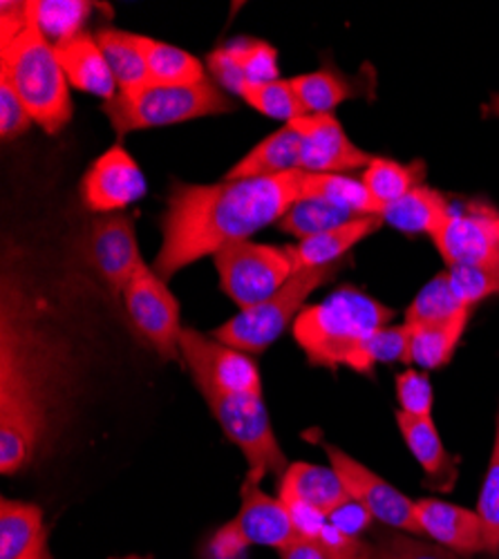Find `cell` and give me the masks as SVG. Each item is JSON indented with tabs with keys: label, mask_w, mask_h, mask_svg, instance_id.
Instances as JSON below:
<instances>
[{
	"label": "cell",
	"mask_w": 499,
	"mask_h": 559,
	"mask_svg": "<svg viewBox=\"0 0 499 559\" xmlns=\"http://www.w3.org/2000/svg\"><path fill=\"white\" fill-rule=\"evenodd\" d=\"M68 316L19 266L0 294V473L16 475L48 445L74 369Z\"/></svg>",
	"instance_id": "cell-1"
},
{
	"label": "cell",
	"mask_w": 499,
	"mask_h": 559,
	"mask_svg": "<svg viewBox=\"0 0 499 559\" xmlns=\"http://www.w3.org/2000/svg\"><path fill=\"white\" fill-rule=\"evenodd\" d=\"M305 173L219 183H175L162 215V249L153 271L164 280L234 242L281 222L302 200Z\"/></svg>",
	"instance_id": "cell-2"
},
{
	"label": "cell",
	"mask_w": 499,
	"mask_h": 559,
	"mask_svg": "<svg viewBox=\"0 0 499 559\" xmlns=\"http://www.w3.org/2000/svg\"><path fill=\"white\" fill-rule=\"evenodd\" d=\"M0 8V76L14 85L32 121L57 134L72 119V97L55 45L29 21L25 3Z\"/></svg>",
	"instance_id": "cell-3"
},
{
	"label": "cell",
	"mask_w": 499,
	"mask_h": 559,
	"mask_svg": "<svg viewBox=\"0 0 499 559\" xmlns=\"http://www.w3.org/2000/svg\"><path fill=\"white\" fill-rule=\"evenodd\" d=\"M394 309L352 285L338 287L323 302L305 307L294 322V338L316 367H352L356 354L379 330L388 328Z\"/></svg>",
	"instance_id": "cell-4"
},
{
	"label": "cell",
	"mask_w": 499,
	"mask_h": 559,
	"mask_svg": "<svg viewBox=\"0 0 499 559\" xmlns=\"http://www.w3.org/2000/svg\"><path fill=\"white\" fill-rule=\"evenodd\" d=\"M234 110L236 104L211 81L195 85H146L130 95L119 92L115 99L104 104V112L117 134L185 123Z\"/></svg>",
	"instance_id": "cell-5"
},
{
	"label": "cell",
	"mask_w": 499,
	"mask_h": 559,
	"mask_svg": "<svg viewBox=\"0 0 499 559\" xmlns=\"http://www.w3.org/2000/svg\"><path fill=\"white\" fill-rule=\"evenodd\" d=\"M336 269L338 264L294 273L274 296L256 307L242 309L238 316L219 324L213 338L245 354H262L283 336L292 322H296L307 298L328 285L336 275Z\"/></svg>",
	"instance_id": "cell-6"
},
{
	"label": "cell",
	"mask_w": 499,
	"mask_h": 559,
	"mask_svg": "<svg viewBox=\"0 0 499 559\" xmlns=\"http://www.w3.org/2000/svg\"><path fill=\"white\" fill-rule=\"evenodd\" d=\"M202 396L224 435L242 450L251 473L262 477H283L287 473L289 461L276 439L274 426H271L264 396L226 394L215 390H204Z\"/></svg>",
	"instance_id": "cell-7"
},
{
	"label": "cell",
	"mask_w": 499,
	"mask_h": 559,
	"mask_svg": "<svg viewBox=\"0 0 499 559\" xmlns=\"http://www.w3.org/2000/svg\"><path fill=\"white\" fill-rule=\"evenodd\" d=\"M219 287L240 309L256 307L274 296L296 273L287 247L234 242L215 255Z\"/></svg>",
	"instance_id": "cell-8"
},
{
	"label": "cell",
	"mask_w": 499,
	"mask_h": 559,
	"mask_svg": "<svg viewBox=\"0 0 499 559\" xmlns=\"http://www.w3.org/2000/svg\"><path fill=\"white\" fill-rule=\"evenodd\" d=\"M262 479L264 477L258 473H247L240 490V512L213 537V548L224 557H234L249 546L283 550L296 535H300L289 508L281 497H269L262 490Z\"/></svg>",
	"instance_id": "cell-9"
},
{
	"label": "cell",
	"mask_w": 499,
	"mask_h": 559,
	"mask_svg": "<svg viewBox=\"0 0 499 559\" xmlns=\"http://www.w3.org/2000/svg\"><path fill=\"white\" fill-rule=\"evenodd\" d=\"M179 354L200 392L215 390L226 394L262 396L260 369L249 354L224 345L198 330L181 332Z\"/></svg>",
	"instance_id": "cell-10"
},
{
	"label": "cell",
	"mask_w": 499,
	"mask_h": 559,
	"mask_svg": "<svg viewBox=\"0 0 499 559\" xmlns=\"http://www.w3.org/2000/svg\"><path fill=\"white\" fill-rule=\"evenodd\" d=\"M283 503L289 508L298 533L319 537L325 533L328 520L352 503L343 481L332 468H321L313 463H289L281 477Z\"/></svg>",
	"instance_id": "cell-11"
},
{
	"label": "cell",
	"mask_w": 499,
	"mask_h": 559,
	"mask_svg": "<svg viewBox=\"0 0 499 559\" xmlns=\"http://www.w3.org/2000/svg\"><path fill=\"white\" fill-rule=\"evenodd\" d=\"M330 456L332 471L343 481L352 501L366 510L370 520H377L385 528L407 533V535H421L417 524L415 501L407 499L401 490L388 484L383 477L372 473L368 465L352 459L336 445H325Z\"/></svg>",
	"instance_id": "cell-12"
},
{
	"label": "cell",
	"mask_w": 499,
	"mask_h": 559,
	"mask_svg": "<svg viewBox=\"0 0 499 559\" xmlns=\"http://www.w3.org/2000/svg\"><path fill=\"white\" fill-rule=\"evenodd\" d=\"M130 322L164 360H175L179 354V336L185 332L179 322V302L168 292L164 280L142 266L121 292Z\"/></svg>",
	"instance_id": "cell-13"
},
{
	"label": "cell",
	"mask_w": 499,
	"mask_h": 559,
	"mask_svg": "<svg viewBox=\"0 0 499 559\" xmlns=\"http://www.w3.org/2000/svg\"><path fill=\"white\" fill-rule=\"evenodd\" d=\"M499 240V211L484 202L450 206V215L432 238L445 266H488Z\"/></svg>",
	"instance_id": "cell-14"
},
{
	"label": "cell",
	"mask_w": 499,
	"mask_h": 559,
	"mask_svg": "<svg viewBox=\"0 0 499 559\" xmlns=\"http://www.w3.org/2000/svg\"><path fill=\"white\" fill-rule=\"evenodd\" d=\"M302 136V173L343 175L368 168L375 157L349 142V136L334 115H305L292 121Z\"/></svg>",
	"instance_id": "cell-15"
},
{
	"label": "cell",
	"mask_w": 499,
	"mask_h": 559,
	"mask_svg": "<svg viewBox=\"0 0 499 559\" xmlns=\"http://www.w3.org/2000/svg\"><path fill=\"white\" fill-rule=\"evenodd\" d=\"M146 195V177L121 146L104 153L81 181V198L90 211L110 213Z\"/></svg>",
	"instance_id": "cell-16"
},
{
	"label": "cell",
	"mask_w": 499,
	"mask_h": 559,
	"mask_svg": "<svg viewBox=\"0 0 499 559\" xmlns=\"http://www.w3.org/2000/svg\"><path fill=\"white\" fill-rule=\"evenodd\" d=\"M87 255L115 296L121 294L134 273L144 266L132 219L126 215L104 217L93 224Z\"/></svg>",
	"instance_id": "cell-17"
},
{
	"label": "cell",
	"mask_w": 499,
	"mask_h": 559,
	"mask_svg": "<svg viewBox=\"0 0 499 559\" xmlns=\"http://www.w3.org/2000/svg\"><path fill=\"white\" fill-rule=\"evenodd\" d=\"M415 512L421 535L430 542L466 557L486 552L484 526L477 510L441 499H419L415 501Z\"/></svg>",
	"instance_id": "cell-18"
},
{
	"label": "cell",
	"mask_w": 499,
	"mask_h": 559,
	"mask_svg": "<svg viewBox=\"0 0 499 559\" xmlns=\"http://www.w3.org/2000/svg\"><path fill=\"white\" fill-rule=\"evenodd\" d=\"M55 55L68 76V83L74 87L87 92V95L102 97L104 104L119 95L115 76L93 34L81 32L70 40L57 43Z\"/></svg>",
	"instance_id": "cell-19"
},
{
	"label": "cell",
	"mask_w": 499,
	"mask_h": 559,
	"mask_svg": "<svg viewBox=\"0 0 499 559\" xmlns=\"http://www.w3.org/2000/svg\"><path fill=\"white\" fill-rule=\"evenodd\" d=\"M383 224L385 222L381 215H363L338 228L319 233V236L287 247L289 258L294 262V271L300 273L307 269L338 264V260H343L356 245H360L368 236H372V233H377Z\"/></svg>",
	"instance_id": "cell-20"
},
{
	"label": "cell",
	"mask_w": 499,
	"mask_h": 559,
	"mask_svg": "<svg viewBox=\"0 0 499 559\" xmlns=\"http://www.w3.org/2000/svg\"><path fill=\"white\" fill-rule=\"evenodd\" d=\"M302 164V136L294 123H285L264 142L251 148L234 168L226 173V179H256V177H276L300 170Z\"/></svg>",
	"instance_id": "cell-21"
},
{
	"label": "cell",
	"mask_w": 499,
	"mask_h": 559,
	"mask_svg": "<svg viewBox=\"0 0 499 559\" xmlns=\"http://www.w3.org/2000/svg\"><path fill=\"white\" fill-rule=\"evenodd\" d=\"M450 206L452 204H448L439 191L424 183L385 206L381 217L385 224L403 233H426V236L435 238L450 215Z\"/></svg>",
	"instance_id": "cell-22"
},
{
	"label": "cell",
	"mask_w": 499,
	"mask_h": 559,
	"mask_svg": "<svg viewBox=\"0 0 499 559\" xmlns=\"http://www.w3.org/2000/svg\"><path fill=\"white\" fill-rule=\"evenodd\" d=\"M95 38L108 61V68L115 76L119 92L130 95V92H138L142 87L151 85L146 57H144L142 40L138 34L104 27L97 32Z\"/></svg>",
	"instance_id": "cell-23"
},
{
	"label": "cell",
	"mask_w": 499,
	"mask_h": 559,
	"mask_svg": "<svg viewBox=\"0 0 499 559\" xmlns=\"http://www.w3.org/2000/svg\"><path fill=\"white\" fill-rule=\"evenodd\" d=\"M45 533L43 510L27 501H0V559H21Z\"/></svg>",
	"instance_id": "cell-24"
},
{
	"label": "cell",
	"mask_w": 499,
	"mask_h": 559,
	"mask_svg": "<svg viewBox=\"0 0 499 559\" xmlns=\"http://www.w3.org/2000/svg\"><path fill=\"white\" fill-rule=\"evenodd\" d=\"M142 50L148 66L151 85H195L206 81L200 59L170 43L140 36Z\"/></svg>",
	"instance_id": "cell-25"
},
{
	"label": "cell",
	"mask_w": 499,
	"mask_h": 559,
	"mask_svg": "<svg viewBox=\"0 0 499 559\" xmlns=\"http://www.w3.org/2000/svg\"><path fill=\"white\" fill-rule=\"evenodd\" d=\"M424 179H426L424 162L401 164L388 157H375L366 168V173H363L360 181L383 213L385 206L401 200L403 195L417 189V186H424Z\"/></svg>",
	"instance_id": "cell-26"
},
{
	"label": "cell",
	"mask_w": 499,
	"mask_h": 559,
	"mask_svg": "<svg viewBox=\"0 0 499 559\" xmlns=\"http://www.w3.org/2000/svg\"><path fill=\"white\" fill-rule=\"evenodd\" d=\"M281 559H381L375 544L356 539L338 526H328L323 535H296L283 550Z\"/></svg>",
	"instance_id": "cell-27"
},
{
	"label": "cell",
	"mask_w": 499,
	"mask_h": 559,
	"mask_svg": "<svg viewBox=\"0 0 499 559\" xmlns=\"http://www.w3.org/2000/svg\"><path fill=\"white\" fill-rule=\"evenodd\" d=\"M473 309H462L458 316H452L445 322L430 324V328L415 330L413 334V352L411 362L424 369L445 367L458 352V345L468 328Z\"/></svg>",
	"instance_id": "cell-28"
},
{
	"label": "cell",
	"mask_w": 499,
	"mask_h": 559,
	"mask_svg": "<svg viewBox=\"0 0 499 559\" xmlns=\"http://www.w3.org/2000/svg\"><path fill=\"white\" fill-rule=\"evenodd\" d=\"M302 200H323L360 215H381L379 204L372 200L363 181L347 175L305 173Z\"/></svg>",
	"instance_id": "cell-29"
},
{
	"label": "cell",
	"mask_w": 499,
	"mask_h": 559,
	"mask_svg": "<svg viewBox=\"0 0 499 559\" xmlns=\"http://www.w3.org/2000/svg\"><path fill=\"white\" fill-rule=\"evenodd\" d=\"M25 10L38 32L57 45L83 32L81 27L93 12V3H83V0H29Z\"/></svg>",
	"instance_id": "cell-30"
},
{
	"label": "cell",
	"mask_w": 499,
	"mask_h": 559,
	"mask_svg": "<svg viewBox=\"0 0 499 559\" xmlns=\"http://www.w3.org/2000/svg\"><path fill=\"white\" fill-rule=\"evenodd\" d=\"M396 426L401 430V437L405 441V445L411 448V452L415 454V459L419 461L421 468L430 475V477H443L450 475V454L443 448V441L437 432V426L432 424L430 418H421V416H411L405 412L396 414Z\"/></svg>",
	"instance_id": "cell-31"
},
{
	"label": "cell",
	"mask_w": 499,
	"mask_h": 559,
	"mask_svg": "<svg viewBox=\"0 0 499 559\" xmlns=\"http://www.w3.org/2000/svg\"><path fill=\"white\" fill-rule=\"evenodd\" d=\"M363 217L356 211L323 202V200H298L278 222L281 230L298 240H307L319 236V233L338 228L347 222Z\"/></svg>",
	"instance_id": "cell-32"
},
{
	"label": "cell",
	"mask_w": 499,
	"mask_h": 559,
	"mask_svg": "<svg viewBox=\"0 0 499 559\" xmlns=\"http://www.w3.org/2000/svg\"><path fill=\"white\" fill-rule=\"evenodd\" d=\"M289 81L305 108V115H332L354 95L349 81L332 70L298 74Z\"/></svg>",
	"instance_id": "cell-33"
},
{
	"label": "cell",
	"mask_w": 499,
	"mask_h": 559,
	"mask_svg": "<svg viewBox=\"0 0 499 559\" xmlns=\"http://www.w3.org/2000/svg\"><path fill=\"white\" fill-rule=\"evenodd\" d=\"M413 334L415 330L411 324H394V328L379 330L363 349L356 354L349 369L358 371V374H372L377 365L385 362H411L413 352Z\"/></svg>",
	"instance_id": "cell-34"
},
{
	"label": "cell",
	"mask_w": 499,
	"mask_h": 559,
	"mask_svg": "<svg viewBox=\"0 0 499 559\" xmlns=\"http://www.w3.org/2000/svg\"><path fill=\"white\" fill-rule=\"evenodd\" d=\"M462 309L468 307L458 302L455 294L450 289L448 273L441 271L415 296L411 307L405 309V324H411L413 330L430 328V324H439L458 316Z\"/></svg>",
	"instance_id": "cell-35"
},
{
	"label": "cell",
	"mask_w": 499,
	"mask_h": 559,
	"mask_svg": "<svg viewBox=\"0 0 499 559\" xmlns=\"http://www.w3.org/2000/svg\"><path fill=\"white\" fill-rule=\"evenodd\" d=\"M242 99L253 106L258 112H262L269 119H278L285 123H292L300 117H305V108L292 87V81H271V83H249Z\"/></svg>",
	"instance_id": "cell-36"
},
{
	"label": "cell",
	"mask_w": 499,
	"mask_h": 559,
	"mask_svg": "<svg viewBox=\"0 0 499 559\" xmlns=\"http://www.w3.org/2000/svg\"><path fill=\"white\" fill-rule=\"evenodd\" d=\"M475 510L484 526L486 552L490 557H499V409H497V421H495L492 454H490L486 479H484Z\"/></svg>",
	"instance_id": "cell-37"
},
{
	"label": "cell",
	"mask_w": 499,
	"mask_h": 559,
	"mask_svg": "<svg viewBox=\"0 0 499 559\" xmlns=\"http://www.w3.org/2000/svg\"><path fill=\"white\" fill-rule=\"evenodd\" d=\"M375 548L381 559H468L466 555L443 548L435 542H421L392 528L377 533Z\"/></svg>",
	"instance_id": "cell-38"
},
{
	"label": "cell",
	"mask_w": 499,
	"mask_h": 559,
	"mask_svg": "<svg viewBox=\"0 0 499 559\" xmlns=\"http://www.w3.org/2000/svg\"><path fill=\"white\" fill-rule=\"evenodd\" d=\"M448 283L452 294H455L458 302L462 307L473 309L482 300L499 294L497 275L492 271V264L488 266H450Z\"/></svg>",
	"instance_id": "cell-39"
},
{
	"label": "cell",
	"mask_w": 499,
	"mask_h": 559,
	"mask_svg": "<svg viewBox=\"0 0 499 559\" xmlns=\"http://www.w3.org/2000/svg\"><path fill=\"white\" fill-rule=\"evenodd\" d=\"M226 45L236 52L249 83H271L281 79L278 52L276 48H271L269 43L253 40V38H238Z\"/></svg>",
	"instance_id": "cell-40"
},
{
	"label": "cell",
	"mask_w": 499,
	"mask_h": 559,
	"mask_svg": "<svg viewBox=\"0 0 499 559\" xmlns=\"http://www.w3.org/2000/svg\"><path fill=\"white\" fill-rule=\"evenodd\" d=\"M396 399H399L401 412L411 416L430 418L435 394L426 371H417V369L401 371L396 377Z\"/></svg>",
	"instance_id": "cell-41"
},
{
	"label": "cell",
	"mask_w": 499,
	"mask_h": 559,
	"mask_svg": "<svg viewBox=\"0 0 499 559\" xmlns=\"http://www.w3.org/2000/svg\"><path fill=\"white\" fill-rule=\"evenodd\" d=\"M32 117L19 92L8 79L0 76V134H3V139H14L27 132Z\"/></svg>",
	"instance_id": "cell-42"
},
{
	"label": "cell",
	"mask_w": 499,
	"mask_h": 559,
	"mask_svg": "<svg viewBox=\"0 0 499 559\" xmlns=\"http://www.w3.org/2000/svg\"><path fill=\"white\" fill-rule=\"evenodd\" d=\"M206 68H209L211 76L224 90H229L231 95H236V97L245 95L249 81H247V74H245L236 52L229 48V45H224V48H217L215 52H211L206 57Z\"/></svg>",
	"instance_id": "cell-43"
},
{
	"label": "cell",
	"mask_w": 499,
	"mask_h": 559,
	"mask_svg": "<svg viewBox=\"0 0 499 559\" xmlns=\"http://www.w3.org/2000/svg\"><path fill=\"white\" fill-rule=\"evenodd\" d=\"M21 559H55L52 550H50V531L45 533Z\"/></svg>",
	"instance_id": "cell-44"
},
{
	"label": "cell",
	"mask_w": 499,
	"mask_h": 559,
	"mask_svg": "<svg viewBox=\"0 0 499 559\" xmlns=\"http://www.w3.org/2000/svg\"><path fill=\"white\" fill-rule=\"evenodd\" d=\"M492 271L497 275V283H499V240H497V249H495V258H492Z\"/></svg>",
	"instance_id": "cell-45"
},
{
	"label": "cell",
	"mask_w": 499,
	"mask_h": 559,
	"mask_svg": "<svg viewBox=\"0 0 499 559\" xmlns=\"http://www.w3.org/2000/svg\"><path fill=\"white\" fill-rule=\"evenodd\" d=\"M490 108H492V112L499 117V95H495V97H492V104H490Z\"/></svg>",
	"instance_id": "cell-46"
},
{
	"label": "cell",
	"mask_w": 499,
	"mask_h": 559,
	"mask_svg": "<svg viewBox=\"0 0 499 559\" xmlns=\"http://www.w3.org/2000/svg\"><path fill=\"white\" fill-rule=\"evenodd\" d=\"M110 559H151V557H142V555H126V557H110Z\"/></svg>",
	"instance_id": "cell-47"
}]
</instances>
